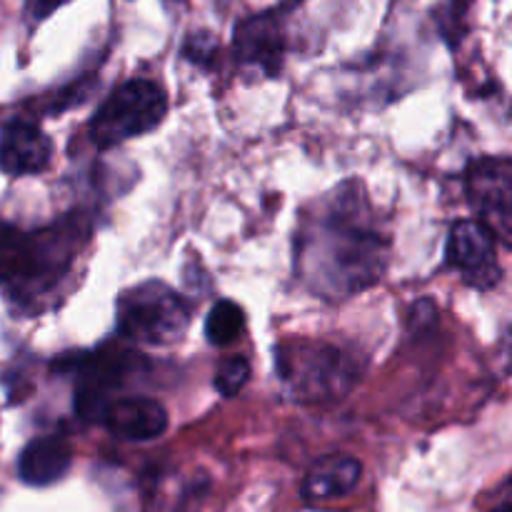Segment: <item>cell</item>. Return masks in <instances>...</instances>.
<instances>
[{
  "instance_id": "obj_1",
  "label": "cell",
  "mask_w": 512,
  "mask_h": 512,
  "mask_svg": "<svg viewBox=\"0 0 512 512\" xmlns=\"http://www.w3.org/2000/svg\"><path fill=\"white\" fill-rule=\"evenodd\" d=\"M390 243L358 183H345L298 233V273L323 298H348L378 283Z\"/></svg>"
},
{
  "instance_id": "obj_2",
  "label": "cell",
  "mask_w": 512,
  "mask_h": 512,
  "mask_svg": "<svg viewBox=\"0 0 512 512\" xmlns=\"http://www.w3.org/2000/svg\"><path fill=\"white\" fill-rule=\"evenodd\" d=\"M85 240L78 223L23 233L0 225V285L18 300H35L58 288Z\"/></svg>"
},
{
  "instance_id": "obj_3",
  "label": "cell",
  "mask_w": 512,
  "mask_h": 512,
  "mask_svg": "<svg viewBox=\"0 0 512 512\" xmlns=\"http://www.w3.org/2000/svg\"><path fill=\"white\" fill-rule=\"evenodd\" d=\"M118 333L140 345H173L190 325V305L160 280L123 290L115 303Z\"/></svg>"
},
{
  "instance_id": "obj_4",
  "label": "cell",
  "mask_w": 512,
  "mask_h": 512,
  "mask_svg": "<svg viewBox=\"0 0 512 512\" xmlns=\"http://www.w3.org/2000/svg\"><path fill=\"white\" fill-rule=\"evenodd\" d=\"M278 368L290 390L308 403L343 398L360 378L353 355L330 343H290L280 348Z\"/></svg>"
},
{
  "instance_id": "obj_5",
  "label": "cell",
  "mask_w": 512,
  "mask_h": 512,
  "mask_svg": "<svg viewBox=\"0 0 512 512\" xmlns=\"http://www.w3.org/2000/svg\"><path fill=\"white\" fill-rule=\"evenodd\" d=\"M168 110V95L145 78L125 80L100 103L90 120V138L98 148H113L158 128Z\"/></svg>"
},
{
  "instance_id": "obj_6",
  "label": "cell",
  "mask_w": 512,
  "mask_h": 512,
  "mask_svg": "<svg viewBox=\"0 0 512 512\" xmlns=\"http://www.w3.org/2000/svg\"><path fill=\"white\" fill-rule=\"evenodd\" d=\"M465 193L478 223L512 250V158H480L465 175Z\"/></svg>"
},
{
  "instance_id": "obj_7",
  "label": "cell",
  "mask_w": 512,
  "mask_h": 512,
  "mask_svg": "<svg viewBox=\"0 0 512 512\" xmlns=\"http://www.w3.org/2000/svg\"><path fill=\"white\" fill-rule=\"evenodd\" d=\"M448 265L475 290H490L500 283V260L495 238L478 220H458L448 235Z\"/></svg>"
},
{
  "instance_id": "obj_8",
  "label": "cell",
  "mask_w": 512,
  "mask_h": 512,
  "mask_svg": "<svg viewBox=\"0 0 512 512\" xmlns=\"http://www.w3.org/2000/svg\"><path fill=\"white\" fill-rule=\"evenodd\" d=\"M233 55L245 68L275 78L283 68L285 55V35L278 15L263 13L240 20L233 33Z\"/></svg>"
},
{
  "instance_id": "obj_9",
  "label": "cell",
  "mask_w": 512,
  "mask_h": 512,
  "mask_svg": "<svg viewBox=\"0 0 512 512\" xmlns=\"http://www.w3.org/2000/svg\"><path fill=\"white\" fill-rule=\"evenodd\" d=\"M53 158V140L33 123H10L0 135V170L8 175L43 173Z\"/></svg>"
},
{
  "instance_id": "obj_10",
  "label": "cell",
  "mask_w": 512,
  "mask_h": 512,
  "mask_svg": "<svg viewBox=\"0 0 512 512\" xmlns=\"http://www.w3.org/2000/svg\"><path fill=\"white\" fill-rule=\"evenodd\" d=\"M100 423L123 440H155L168 430V410L153 398H120L105 408Z\"/></svg>"
},
{
  "instance_id": "obj_11",
  "label": "cell",
  "mask_w": 512,
  "mask_h": 512,
  "mask_svg": "<svg viewBox=\"0 0 512 512\" xmlns=\"http://www.w3.org/2000/svg\"><path fill=\"white\" fill-rule=\"evenodd\" d=\"M363 465L358 458L345 453H330L315 460L310 465L308 475L303 480V498L308 503H323V500L343 498L353 493L360 483Z\"/></svg>"
},
{
  "instance_id": "obj_12",
  "label": "cell",
  "mask_w": 512,
  "mask_h": 512,
  "mask_svg": "<svg viewBox=\"0 0 512 512\" xmlns=\"http://www.w3.org/2000/svg\"><path fill=\"white\" fill-rule=\"evenodd\" d=\"M73 463V450L63 438L55 435H45V438H35L25 445V450L18 458V475L23 483L43 488V485H53L55 480L63 478Z\"/></svg>"
},
{
  "instance_id": "obj_13",
  "label": "cell",
  "mask_w": 512,
  "mask_h": 512,
  "mask_svg": "<svg viewBox=\"0 0 512 512\" xmlns=\"http://www.w3.org/2000/svg\"><path fill=\"white\" fill-rule=\"evenodd\" d=\"M245 330V313L233 300H218L205 318V338L218 348L235 343Z\"/></svg>"
},
{
  "instance_id": "obj_14",
  "label": "cell",
  "mask_w": 512,
  "mask_h": 512,
  "mask_svg": "<svg viewBox=\"0 0 512 512\" xmlns=\"http://www.w3.org/2000/svg\"><path fill=\"white\" fill-rule=\"evenodd\" d=\"M250 363L243 355H230L215 370V388L223 398H233L250 383Z\"/></svg>"
},
{
  "instance_id": "obj_15",
  "label": "cell",
  "mask_w": 512,
  "mask_h": 512,
  "mask_svg": "<svg viewBox=\"0 0 512 512\" xmlns=\"http://www.w3.org/2000/svg\"><path fill=\"white\" fill-rule=\"evenodd\" d=\"M215 50H218V40H215L213 35L193 33L188 38V43H185L183 53H185V58L193 60V63H205L210 55H215Z\"/></svg>"
},
{
  "instance_id": "obj_16",
  "label": "cell",
  "mask_w": 512,
  "mask_h": 512,
  "mask_svg": "<svg viewBox=\"0 0 512 512\" xmlns=\"http://www.w3.org/2000/svg\"><path fill=\"white\" fill-rule=\"evenodd\" d=\"M65 3H68V0H28V10L35 20H43Z\"/></svg>"
},
{
  "instance_id": "obj_17",
  "label": "cell",
  "mask_w": 512,
  "mask_h": 512,
  "mask_svg": "<svg viewBox=\"0 0 512 512\" xmlns=\"http://www.w3.org/2000/svg\"><path fill=\"white\" fill-rule=\"evenodd\" d=\"M493 512H512V505H503V508H498V510H493Z\"/></svg>"
}]
</instances>
